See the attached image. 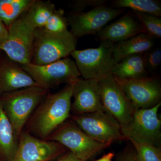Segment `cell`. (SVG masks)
<instances>
[{
  "mask_svg": "<svg viewBox=\"0 0 161 161\" xmlns=\"http://www.w3.org/2000/svg\"><path fill=\"white\" fill-rule=\"evenodd\" d=\"M72 85L55 94L47 95L32 123L34 132L42 138L49 137L69 117L71 108Z\"/></svg>",
  "mask_w": 161,
  "mask_h": 161,
  "instance_id": "6da1fadb",
  "label": "cell"
},
{
  "mask_svg": "<svg viewBox=\"0 0 161 161\" xmlns=\"http://www.w3.org/2000/svg\"><path fill=\"white\" fill-rule=\"evenodd\" d=\"M42 87H27L3 94L0 100L16 136H19L30 115L47 95Z\"/></svg>",
  "mask_w": 161,
  "mask_h": 161,
  "instance_id": "7a4b0ae2",
  "label": "cell"
},
{
  "mask_svg": "<svg viewBox=\"0 0 161 161\" xmlns=\"http://www.w3.org/2000/svg\"><path fill=\"white\" fill-rule=\"evenodd\" d=\"M78 38L68 31L60 33L50 32L43 27L35 31L31 63L46 65L66 58L76 49Z\"/></svg>",
  "mask_w": 161,
  "mask_h": 161,
  "instance_id": "3957f363",
  "label": "cell"
},
{
  "mask_svg": "<svg viewBox=\"0 0 161 161\" xmlns=\"http://www.w3.org/2000/svg\"><path fill=\"white\" fill-rule=\"evenodd\" d=\"M113 44L109 41H101L97 48L75 49L72 52L70 55L75 59L83 79L99 81L112 75L117 63L113 56Z\"/></svg>",
  "mask_w": 161,
  "mask_h": 161,
  "instance_id": "277c9868",
  "label": "cell"
},
{
  "mask_svg": "<svg viewBox=\"0 0 161 161\" xmlns=\"http://www.w3.org/2000/svg\"><path fill=\"white\" fill-rule=\"evenodd\" d=\"M19 65L36 83L47 90L61 84L73 85L80 76L75 61L69 58L46 65L31 63Z\"/></svg>",
  "mask_w": 161,
  "mask_h": 161,
  "instance_id": "5b68a950",
  "label": "cell"
},
{
  "mask_svg": "<svg viewBox=\"0 0 161 161\" xmlns=\"http://www.w3.org/2000/svg\"><path fill=\"white\" fill-rule=\"evenodd\" d=\"M23 13L8 27V36L0 50L19 64L31 63L36 30Z\"/></svg>",
  "mask_w": 161,
  "mask_h": 161,
  "instance_id": "8992f818",
  "label": "cell"
},
{
  "mask_svg": "<svg viewBox=\"0 0 161 161\" xmlns=\"http://www.w3.org/2000/svg\"><path fill=\"white\" fill-rule=\"evenodd\" d=\"M48 140L68 148L80 161L91 159L111 145L96 140L73 124L65 125L53 132Z\"/></svg>",
  "mask_w": 161,
  "mask_h": 161,
  "instance_id": "52a82bcc",
  "label": "cell"
},
{
  "mask_svg": "<svg viewBox=\"0 0 161 161\" xmlns=\"http://www.w3.org/2000/svg\"><path fill=\"white\" fill-rule=\"evenodd\" d=\"M98 83L104 111L113 117L121 129L125 128L135 112L133 104L113 75L99 80Z\"/></svg>",
  "mask_w": 161,
  "mask_h": 161,
  "instance_id": "ba28073f",
  "label": "cell"
},
{
  "mask_svg": "<svg viewBox=\"0 0 161 161\" xmlns=\"http://www.w3.org/2000/svg\"><path fill=\"white\" fill-rule=\"evenodd\" d=\"M161 102L147 109L135 110L131 120L122 133L125 139L141 140L159 147L161 138V121L158 113Z\"/></svg>",
  "mask_w": 161,
  "mask_h": 161,
  "instance_id": "9c48e42d",
  "label": "cell"
},
{
  "mask_svg": "<svg viewBox=\"0 0 161 161\" xmlns=\"http://www.w3.org/2000/svg\"><path fill=\"white\" fill-rule=\"evenodd\" d=\"M106 5L94 7L87 12H72L67 19L71 32L77 38L96 35L110 21L125 11Z\"/></svg>",
  "mask_w": 161,
  "mask_h": 161,
  "instance_id": "30bf717a",
  "label": "cell"
},
{
  "mask_svg": "<svg viewBox=\"0 0 161 161\" xmlns=\"http://www.w3.org/2000/svg\"><path fill=\"white\" fill-rule=\"evenodd\" d=\"M73 119L84 132L101 142L111 144L125 139L118 123L104 111L76 115Z\"/></svg>",
  "mask_w": 161,
  "mask_h": 161,
  "instance_id": "8fae6325",
  "label": "cell"
},
{
  "mask_svg": "<svg viewBox=\"0 0 161 161\" xmlns=\"http://www.w3.org/2000/svg\"><path fill=\"white\" fill-rule=\"evenodd\" d=\"M114 78L136 110L150 108L161 102L160 81L156 77L149 76L137 79Z\"/></svg>",
  "mask_w": 161,
  "mask_h": 161,
  "instance_id": "7c38bea8",
  "label": "cell"
},
{
  "mask_svg": "<svg viewBox=\"0 0 161 161\" xmlns=\"http://www.w3.org/2000/svg\"><path fill=\"white\" fill-rule=\"evenodd\" d=\"M65 148L54 141L40 139L22 132L12 161H48L62 153Z\"/></svg>",
  "mask_w": 161,
  "mask_h": 161,
  "instance_id": "4fadbf2b",
  "label": "cell"
},
{
  "mask_svg": "<svg viewBox=\"0 0 161 161\" xmlns=\"http://www.w3.org/2000/svg\"><path fill=\"white\" fill-rule=\"evenodd\" d=\"M98 82L95 79L79 78L72 85V110L76 115L104 111Z\"/></svg>",
  "mask_w": 161,
  "mask_h": 161,
  "instance_id": "5bb4252c",
  "label": "cell"
},
{
  "mask_svg": "<svg viewBox=\"0 0 161 161\" xmlns=\"http://www.w3.org/2000/svg\"><path fill=\"white\" fill-rule=\"evenodd\" d=\"M142 33H146L143 26L136 19L132 10H130L120 19L105 26L96 36L101 41L114 43L128 40Z\"/></svg>",
  "mask_w": 161,
  "mask_h": 161,
  "instance_id": "9a60e30c",
  "label": "cell"
},
{
  "mask_svg": "<svg viewBox=\"0 0 161 161\" xmlns=\"http://www.w3.org/2000/svg\"><path fill=\"white\" fill-rule=\"evenodd\" d=\"M34 86H40L19 64L10 59L0 60V96Z\"/></svg>",
  "mask_w": 161,
  "mask_h": 161,
  "instance_id": "2e32d148",
  "label": "cell"
},
{
  "mask_svg": "<svg viewBox=\"0 0 161 161\" xmlns=\"http://www.w3.org/2000/svg\"><path fill=\"white\" fill-rule=\"evenodd\" d=\"M155 44L154 38L142 33L128 40L114 43L113 56L117 63L132 55L143 54L153 48Z\"/></svg>",
  "mask_w": 161,
  "mask_h": 161,
  "instance_id": "e0dca14e",
  "label": "cell"
},
{
  "mask_svg": "<svg viewBox=\"0 0 161 161\" xmlns=\"http://www.w3.org/2000/svg\"><path fill=\"white\" fill-rule=\"evenodd\" d=\"M149 72L144 66L142 54L132 55L115 64L112 75L125 79H137L149 77Z\"/></svg>",
  "mask_w": 161,
  "mask_h": 161,
  "instance_id": "ac0fdd59",
  "label": "cell"
},
{
  "mask_svg": "<svg viewBox=\"0 0 161 161\" xmlns=\"http://www.w3.org/2000/svg\"><path fill=\"white\" fill-rule=\"evenodd\" d=\"M16 137L0 100V154L8 161H12L17 150Z\"/></svg>",
  "mask_w": 161,
  "mask_h": 161,
  "instance_id": "d6986e66",
  "label": "cell"
},
{
  "mask_svg": "<svg viewBox=\"0 0 161 161\" xmlns=\"http://www.w3.org/2000/svg\"><path fill=\"white\" fill-rule=\"evenodd\" d=\"M35 0H0V20L7 28L27 11Z\"/></svg>",
  "mask_w": 161,
  "mask_h": 161,
  "instance_id": "ffe728a7",
  "label": "cell"
},
{
  "mask_svg": "<svg viewBox=\"0 0 161 161\" xmlns=\"http://www.w3.org/2000/svg\"><path fill=\"white\" fill-rule=\"evenodd\" d=\"M56 9L55 5L50 1L35 0L24 14L32 26L37 29L44 26L48 18Z\"/></svg>",
  "mask_w": 161,
  "mask_h": 161,
  "instance_id": "44dd1931",
  "label": "cell"
},
{
  "mask_svg": "<svg viewBox=\"0 0 161 161\" xmlns=\"http://www.w3.org/2000/svg\"><path fill=\"white\" fill-rule=\"evenodd\" d=\"M112 3L114 8H130L132 11L161 16V2L157 0H115Z\"/></svg>",
  "mask_w": 161,
  "mask_h": 161,
  "instance_id": "7402d4cb",
  "label": "cell"
},
{
  "mask_svg": "<svg viewBox=\"0 0 161 161\" xmlns=\"http://www.w3.org/2000/svg\"><path fill=\"white\" fill-rule=\"evenodd\" d=\"M137 153L139 161H161L159 147L141 140L129 139Z\"/></svg>",
  "mask_w": 161,
  "mask_h": 161,
  "instance_id": "603a6c76",
  "label": "cell"
},
{
  "mask_svg": "<svg viewBox=\"0 0 161 161\" xmlns=\"http://www.w3.org/2000/svg\"><path fill=\"white\" fill-rule=\"evenodd\" d=\"M136 19L143 26L146 33L153 37H161V19L150 14L132 11Z\"/></svg>",
  "mask_w": 161,
  "mask_h": 161,
  "instance_id": "cb8c5ba5",
  "label": "cell"
},
{
  "mask_svg": "<svg viewBox=\"0 0 161 161\" xmlns=\"http://www.w3.org/2000/svg\"><path fill=\"white\" fill-rule=\"evenodd\" d=\"M68 26L67 19L64 16V10L59 9H55L43 28L50 32L60 33L68 31Z\"/></svg>",
  "mask_w": 161,
  "mask_h": 161,
  "instance_id": "d4e9b609",
  "label": "cell"
},
{
  "mask_svg": "<svg viewBox=\"0 0 161 161\" xmlns=\"http://www.w3.org/2000/svg\"><path fill=\"white\" fill-rule=\"evenodd\" d=\"M144 66L149 73L155 72L161 63V49L153 48L142 54Z\"/></svg>",
  "mask_w": 161,
  "mask_h": 161,
  "instance_id": "484cf974",
  "label": "cell"
},
{
  "mask_svg": "<svg viewBox=\"0 0 161 161\" xmlns=\"http://www.w3.org/2000/svg\"><path fill=\"white\" fill-rule=\"evenodd\" d=\"M108 2L107 0H76L73 2L71 6L73 12H82L88 7L106 5Z\"/></svg>",
  "mask_w": 161,
  "mask_h": 161,
  "instance_id": "4316f807",
  "label": "cell"
},
{
  "mask_svg": "<svg viewBox=\"0 0 161 161\" xmlns=\"http://www.w3.org/2000/svg\"><path fill=\"white\" fill-rule=\"evenodd\" d=\"M115 161H139L133 147H127L116 156Z\"/></svg>",
  "mask_w": 161,
  "mask_h": 161,
  "instance_id": "83f0119b",
  "label": "cell"
},
{
  "mask_svg": "<svg viewBox=\"0 0 161 161\" xmlns=\"http://www.w3.org/2000/svg\"><path fill=\"white\" fill-rule=\"evenodd\" d=\"M8 36V28L0 20V45L6 42Z\"/></svg>",
  "mask_w": 161,
  "mask_h": 161,
  "instance_id": "f1b7e54d",
  "label": "cell"
},
{
  "mask_svg": "<svg viewBox=\"0 0 161 161\" xmlns=\"http://www.w3.org/2000/svg\"><path fill=\"white\" fill-rule=\"evenodd\" d=\"M55 161H80V160L78 159L77 157L75 156V155L69 152L68 153L66 154L57 160Z\"/></svg>",
  "mask_w": 161,
  "mask_h": 161,
  "instance_id": "f546056e",
  "label": "cell"
},
{
  "mask_svg": "<svg viewBox=\"0 0 161 161\" xmlns=\"http://www.w3.org/2000/svg\"><path fill=\"white\" fill-rule=\"evenodd\" d=\"M115 154L113 153L109 152L106 154L104 155L102 157L95 161H112V158L114 157Z\"/></svg>",
  "mask_w": 161,
  "mask_h": 161,
  "instance_id": "4dcf8cb0",
  "label": "cell"
}]
</instances>
